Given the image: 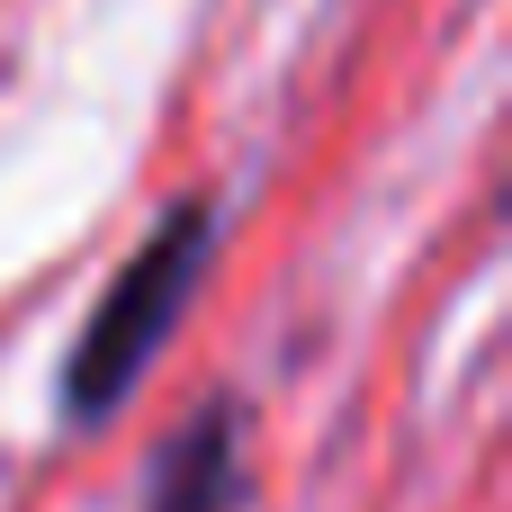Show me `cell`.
<instances>
[{
    "label": "cell",
    "mask_w": 512,
    "mask_h": 512,
    "mask_svg": "<svg viewBox=\"0 0 512 512\" xmlns=\"http://www.w3.org/2000/svg\"><path fill=\"white\" fill-rule=\"evenodd\" d=\"M216 243H225V207H216V198H180V207H162L153 234L117 261V279L99 288L90 324H81L72 351H63L54 414H63L72 432H99V423L126 414V396L144 387L153 351L180 333L198 279L216 270Z\"/></svg>",
    "instance_id": "cell-1"
},
{
    "label": "cell",
    "mask_w": 512,
    "mask_h": 512,
    "mask_svg": "<svg viewBox=\"0 0 512 512\" xmlns=\"http://www.w3.org/2000/svg\"><path fill=\"white\" fill-rule=\"evenodd\" d=\"M252 504V405L207 396L153 459L144 512H243Z\"/></svg>",
    "instance_id": "cell-2"
}]
</instances>
